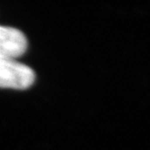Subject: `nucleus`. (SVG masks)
<instances>
[{"label":"nucleus","mask_w":150,"mask_h":150,"mask_svg":"<svg viewBox=\"0 0 150 150\" xmlns=\"http://www.w3.org/2000/svg\"><path fill=\"white\" fill-rule=\"evenodd\" d=\"M34 70L16 59L0 57V88L26 90L34 84Z\"/></svg>","instance_id":"nucleus-1"},{"label":"nucleus","mask_w":150,"mask_h":150,"mask_svg":"<svg viewBox=\"0 0 150 150\" xmlns=\"http://www.w3.org/2000/svg\"><path fill=\"white\" fill-rule=\"evenodd\" d=\"M27 39L20 30L0 25V57L17 59L27 50Z\"/></svg>","instance_id":"nucleus-2"}]
</instances>
